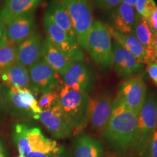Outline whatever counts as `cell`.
Segmentation results:
<instances>
[{"label":"cell","instance_id":"cell-12","mask_svg":"<svg viewBox=\"0 0 157 157\" xmlns=\"http://www.w3.org/2000/svg\"><path fill=\"white\" fill-rule=\"evenodd\" d=\"M34 119L40 121L54 138L65 139L73 135L69 121L58 103L51 109L42 111Z\"/></svg>","mask_w":157,"mask_h":157},{"label":"cell","instance_id":"cell-31","mask_svg":"<svg viewBox=\"0 0 157 157\" xmlns=\"http://www.w3.org/2000/svg\"><path fill=\"white\" fill-rule=\"evenodd\" d=\"M146 71L151 81L155 85L157 86V60L155 59L151 62L148 63L147 64Z\"/></svg>","mask_w":157,"mask_h":157},{"label":"cell","instance_id":"cell-5","mask_svg":"<svg viewBox=\"0 0 157 157\" xmlns=\"http://www.w3.org/2000/svg\"><path fill=\"white\" fill-rule=\"evenodd\" d=\"M157 95L147 93L146 100L138 113L136 141L134 151L139 157L143 154L157 129Z\"/></svg>","mask_w":157,"mask_h":157},{"label":"cell","instance_id":"cell-6","mask_svg":"<svg viewBox=\"0 0 157 157\" xmlns=\"http://www.w3.org/2000/svg\"><path fill=\"white\" fill-rule=\"evenodd\" d=\"M71 20L76 39L82 50H86L87 40L93 17L87 0H60Z\"/></svg>","mask_w":157,"mask_h":157},{"label":"cell","instance_id":"cell-35","mask_svg":"<svg viewBox=\"0 0 157 157\" xmlns=\"http://www.w3.org/2000/svg\"><path fill=\"white\" fill-rule=\"evenodd\" d=\"M5 29L6 26L4 22L0 20V42L5 37Z\"/></svg>","mask_w":157,"mask_h":157},{"label":"cell","instance_id":"cell-28","mask_svg":"<svg viewBox=\"0 0 157 157\" xmlns=\"http://www.w3.org/2000/svg\"><path fill=\"white\" fill-rule=\"evenodd\" d=\"M141 157H157V129Z\"/></svg>","mask_w":157,"mask_h":157},{"label":"cell","instance_id":"cell-11","mask_svg":"<svg viewBox=\"0 0 157 157\" xmlns=\"http://www.w3.org/2000/svg\"><path fill=\"white\" fill-rule=\"evenodd\" d=\"M113 101L114 99L106 94L90 98L88 124L93 130L103 134L112 116Z\"/></svg>","mask_w":157,"mask_h":157},{"label":"cell","instance_id":"cell-20","mask_svg":"<svg viewBox=\"0 0 157 157\" xmlns=\"http://www.w3.org/2000/svg\"><path fill=\"white\" fill-rule=\"evenodd\" d=\"M73 149L74 157L104 156V148L101 141L83 132L74 135Z\"/></svg>","mask_w":157,"mask_h":157},{"label":"cell","instance_id":"cell-14","mask_svg":"<svg viewBox=\"0 0 157 157\" xmlns=\"http://www.w3.org/2000/svg\"><path fill=\"white\" fill-rule=\"evenodd\" d=\"M43 44L42 36L35 31L17 45V62L25 68H30L42 58Z\"/></svg>","mask_w":157,"mask_h":157},{"label":"cell","instance_id":"cell-41","mask_svg":"<svg viewBox=\"0 0 157 157\" xmlns=\"http://www.w3.org/2000/svg\"></svg>","mask_w":157,"mask_h":157},{"label":"cell","instance_id":"cell-3","mask_svg":"<svg viewBox=\"0 0 157 157\" xmlns=\"http://www.w3.org/2000/svg\"><path fill=\"white\" fill-rule=\"evenodd\" d=\"M86 51L100 68L112 67V36L109 25L101 21H93L87 36Z\"/></svg>","mask_w":157,"mask_h":157},{"label":"cell","instance_id":"cell-27","mask_svg":"<svg viewBox=\"0 0 157 157\" xmlns=\"http://www.w3.org/2000/svg\"><path fill=\"white\" fill-rule=\"evenodd\" d=\"M59 98L58 90L47 92L42 94L38 101V105L42 111L51 109L58 103Z\"/></svg>","mask_w":157,"mask_h":157},{"label":"cell","instance_id":"cell-15","mask_svg":"<svg viewBox=\"0 0 157 157\" xmlns=\"http://www.w3.org/2000/svg\"><path fill=\"white\" fill-rule=\"evenodd\" d=\"M112 50L113 67L121 77L129 78L143 69V65L115 40L112 41Z\"/></svg>","mask_w":157,"mask_h":157},{"label":"cell","instance_id":"cell-23","mask_svg":"<svg viewBox=\"0 0 157 157\" xmlns=\"http://www.w3.org/2000/svg\"><path fill=\"white\" fill-rule=\"evenodd\" d=\"M52 21L75 42H77L73 23L60 0H52L46 11Z\"/></svg>","mask_w":157,"mask_h":157},{"label":"cell","instance_id":"cell-2","mask_svg":"<svg viewBox=\"0 0 157 157\" xmlns=\"http://www.w3.org/2000/svg\"><path fill=\"white\" fill-rule=\"evenodd\" d=\"M59 91L58 104L69 121L73 135L82 132L88 124L90 97L85 92L78 91L62 84Z\"/></svg>","mask_w":157,"mask_h":157},{"label":"cell","instance_id":"cell-25","mask_svg":"<svg viewBox=\"0 0 157 157\" xmlns=\"http://www.w3.org/2000/svg\"><path fill=\"white\" fill-rule=\"evenodd\" d=\"M17 62V46L5 39L0 42V71Z\"/></svg>","mask_w":157,"mask_h":157},{"label":"cell","instance_id":"cell-29","mask_svg":"<svg viewBox=\"0 0 157 157\" xmlns=\"http://www.w3.org/2000/svg\"><path fill=\"white\" fill-rule=\"evenodd\" d=\"M96 7L102 10H112L120 4V0H93Z\"/></svg>","mask_w":157,"mask_h":157},{"label":"cell","instance_id":"cell-9","mask_svg":"<svg viewBox=\"0 0 157 157\" xmlns=\"http://www.w3.org/2000/svg\"><path fill=\"white\" fill-rule=\"evenodd\" d=\"M28 69L30 90L34 95L57 90L63 84L60 76L43 58Z\"/></svg>","mask_w":157,"mask_h":157},{"label":"cell","instance_id":"cell-22","mask_svg":"<svg viewBox=\"0 0 157 157\" xmlns=\"http://www.w3.org/2000/svg\"><path fill=\"white\" fill-rule=\"evenodd\" d=\"M42 58L60 76H63L74 61L56 48L48 39H44Z\"/></svg>","mask_w":157,"mask_h":157},{"label":"cell","instance_id":"cell-17","mask_svg":"<svg viewBox=\"0 0 157 157\" xmlns=\"http://www.w3.org/2000/svg\"><path fill=\"white\" fill-rule=\"evenodd\" d=\"M42 0H4L0 7V20L6 25L17 17L34 13Z\"/></svg>","mask_w":157,"mask_h":157},{"label":"cell","instance_id":"cell-38","mask_svg":"<svg viewBox=\"0 0 157 157\" xmlns=\"http://www.w3.org/2000/svg\"><path fill=\"white\" fill-rule=\"evenodd\" d=\"M17 157H26L25 156H24V155H21V154H19V156Z\"/></svg>","mask_w":157,"mask_h":157},{"label":"cell","instance_id":"cell-39","mask_svg":"<svg viewBox=\"0 0 157 157\" xmlns=\"http://www.w3.org/2000/svg\"><path fill=\"white\" fill-rule=\"evenodd\" d=\"M156 116H157V107H156Z\"/></svg>","mask_w":157,"mask_h":157},{"label":"cell","instance_id":"cell-24","mask_svg":"<svg viewBox=\"0 0 157 157\" xmlns=\"http://www.w3.org/2000/svg\"><path fill=\"white\" fill-rule=\"evenodd\" d=\"M133 34L140 42V44L144 47V48L153 55L152 48L155 35L151 30L146 20L138 16L135 23Z\"/></svg>","mask_w":157,"mask_h":157},{"label":"cell","instance_id":"cell-7","mask_svg":"<svg viewBox=\"0 0 157 157\" xmlns=\"http://www.w3.org/2000/svg\"><path fill=\"white\" fill-rule=\"evenodd\" d=\"M47 38L56 48L73 61H84V55L77 42L72 39L65 31L52 21L48 13L43 19Z\"/></svg>","mask_w":157,"mask_h":157},{"label":"cell","instance_id":"cell-13","mask_svg":"<svg viewBox=\"0 0 157 157\" xmlns=\"http://www.w3.org/2000/svg\"><path fill=\"white\" fill-rule=\"evenodd\" d=\"M60 146L56 140L47 137L40 128L31 126L27 129L26 157H51L58 151Z\"/></svg>","mask_w":157,"mask_h":157},{"label":"cell","instance_id":"cell-18","mask_svg":"<svg viewBox=\"0 0 157 157\" xmlns=\"http://www.w3.org/2000/svg\"><path fill=\"white\" fill-rule=\"evenodd\" d=\"M110 31L113 40L130 52L140 63L143 65L148 64L155 60L154 56L144 48L133 34H123L114 30L111 26Z\"/></svg>","mask_w":157,"mask_h":157},{"label":"cell","instance_id":"cell-37","mask_svg":"<svg viewBox=\"0 0 157 157\" xmlns=\"http://www.w3.org/2000/svg\"><path fill=\"white\" fill-rule=\"evenodd\" d=\"M136 2L137 0H120V3L126 4V5H128L131 6V7H134V8L135 5H136Z\"/></svg>","mask_w":157,"mask_h":157},{"label":"cell","instance_id":"cell-21","mask_svg":"<svg viewBox=\"0 0 157 157\" xmlns=\"http://www.w3.org/2000/svg\"><path fill=\"white\" fill-rule=\"evenodd\" d=\"M0 83L7 87L30 90L29 69L15 62L8 67L0 71Z\"/></svg>","mask_w":157,"mask_h":157},{"label":"cell","instance_id":"cell-40","mask_svg":"<svg viewBox=\"0 0 157 157\" xmlns=\"http://www.w3.org/2000/svg\"><path fill=\"white\" fill-rule=\"evenodd\" d=\"M117 157H124V156H117Z\"/></svg>","mask_w":157,"mask_h":157},{"label":"cell","instance_id":"cell-1","mask_svg":"<svg viewBox=\"0 0 157 157\" xmlns=\"http://www.w3.org/2000/svg\"><path fill=\"white\" fill-rule=\"evenodd\" d=\"M138 114L114 99L113 113L102 137L115 152L124 154L133 151L137 135Z\"/></svg>","mask_w":157,"mask_h":157},{"label":"cell","instance_id":"cell-16","mask_svg":"<svg viewBox=\"0 0 157 157\" xmlns=\"http://www.w3.org/2000/svg\"><path fill=\"white\" fill-rule=\"evenodd\" d=\"M5 26L6 40L17 46L35 32L36 19L34 14L17 17L7 23Z\"/></svg>","mask_w":157,"mask_h":157},{"label":"cell","instance_id":"cell-26","mask_svg":"<svg viewBox=\"0 0 157 157\" xmlns=\"http://www.w3.org/2000/svg\"><path fill=\"white\" fill-rule=\"evenodd\" d=\"M157 8L154 0H137L135 10L137 15L148 21L152 13Z\"/></svg>","mask_w":157,"mask_h":157},{"label":"cell","instance_id":"cell-10","mask_svg":"<svg viewBox=\"0 0 157 157\" xmlns=\"http://www.w3.org/2000/svg\"><path fill=\"white\" fill-rule=\"evenodd\" d=\"M63 84L71 89L89 94L96 82L95 71L84 61H74L62 76Z\"/></svg>","mask_w":157,"mask_h":157},{"label":"cell","instance_id":"cell-33","mask_svg":"<svg viewBox=\"0 0 157 157\" xmlns=\"http://www.w3.org/2000/svg\"><path fill=\"white\" fill-rule=\"evenodd\" d=\"M9 152L7 143L0 132V157H8Z\"/></svg>","mask_w":157,"mask_h":157},{"label":"cell","instance_id":"cell-32","mask_svg":"<svg viewBox=\"0 0 157 157\" xmlns=\"http://www.w3.org/2000/svg\"><path fill=\"white\" fill-rule=\"evenodd\" d=\"M151 30L155 36H157V8L152 13L151 17L147 21Z\"/></svg>","mask_w":157,"mask_h":157},{"label":"cell","instance_id":"cell-4","mask_svg":"<svg viewBox=\"0 0 157 157\" xmlns=\"http://www.w3.org/2000/svg\"><path fill=\"white\" fill-rule=\"evenodd\" d=\"M5 105L7 115L17 121L31 120L42 111L35 95L27 88L5 86Z\"/></svg>","mask_w":157,"mask_h":157},{"label":"cell","instance_id":"cell-36","mask_svg":"<svg viewBox=\"0 0 157 157\" xmlns=\"http://www.w3.org/2000/svg\"><path fill=\"white\" fill-rule=\"evenodd\" d=\"M152 52L154 56V58L156 59V60H157V36H155L154 44H153Z\"/></svg>","mask_w":157,"mask_h":157},{"label":"cell","instance_id":"cell-30","mask_svg":"<svg viewBox=\"0 0 157 157\" xmlns=\"http://www.w3.org/2000/svg\"><path fill=\"white\" fill-rule=\"evenodd\" d=\"M7 115L5 105V86L0 83V122Z\"/></svg>","mask_w":157,"mask_h":157},{"label":"cell","instance_id":"cell-19","mask_svg":"<svg viewBox=\"0 0 157 157\" xmlns=\"http://www.w3.org/2000/svg\"><path fill=\"white\" fill-rule=\"evenodd\" d=\"M134 7L120 3L111 13V28L123 34H133L137 17Z\"/></svg>","mask_w":157,"mask_h":157},{"label":"cell","instance_id":"cell-8","mask_svg":"<svg viewBox=\"0 0 157 157\" xmlns=\"http://www.w3.org/2000/svg\"><path fill=\"white\" fill-rule=\"evenodd\" d=\"M147 95L146 82L138 74L125 78L119 85L115 98L127 109L138 114Z\"/></svg>","mask_w":157,"mask_h":157},{"label":"cell","instance_id":"cell-34","mask_svg":"<svg viewBox=\"0 0 157 157\" xmlns=\"http://www.w3.org/2000/svg\"><path fill=\"white\" fill-rule=\"evenodd\" d=\"M51 157H74L73 154L63 146H60L59 150Z\"/></svg>","mask_w":157,"mask_h":157}]
</instances>
